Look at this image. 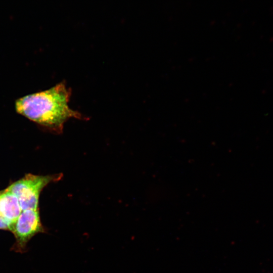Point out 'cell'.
I'll return each instance as SVG.
<instances>
[{"mask_svg": "<svg viewBox=\"0 0 273 273\" xmlns=\"http://www.w3.org/2000/svg\"><path fill=\"white\" fill-rule=\"evenodd\" d=\"M71 93L65 82H60L47 90L17 99L15 102L16 111L40 126L60 133L64 123L69 118L86 119L69 107Z\"/></svg>", "mask_w": 273, "mask_h": 273, "instance_id": "6da1fadb", "label": "cell"}, {"mask_svg": "<svg viewBox=\"0 0 273 273\" xmlns=\"http://www.w3.org/2000/svg\"><path fill=\"white\" fill-rule=\"evenodd\" d=\"M62 177L61 173L48 175L29 173L6 189L17 196L22 211L38 209L39 198L43 189L48 184L59 180Z\"/></svg>", "mask_w": 273, "mask_h": 273, "instance_id": "7a4b0ae2", "label": "cell"}, {"mask_svg": "<svg viewBox=\"0 0 273 273\" xmlns=\"http://www.w3.org/2000/svg\"><path fill=\"white\" fill-rule=\"evenodd\" d=\"M11 232L15 238L12 250L18 253L25 252L30 240L36 234L45 232L41 222L39 209L22 211Z\"/></svg>", "mask_w": 273, "mask_h": 273, "instance_id": "3957f363", "label": "cell"}, {"mask_svg": "<svg viewBox=\"0 0 273 273\" xmlns=\"http://www.w3.org/2000/svg\"><path fill=\"white\" fill-rule=\"evenodd\" d=\"M22 212L17 196L7 189L0 191V214L12 229Z\"/></svg>", "mask_w": 273, "mask_h": 273, "instance_id": "277c9868", "label": "cell"}, {"mask_svg": "<svg viewBox=\"0 0 273 273\" xmlns=\"http://www.w3.org/2000/svg\"><path fill=\"white\" fill-rule=\"evenodd\" d=\"M0 230H11V227L10 224L7 222V221L3 217V216L0 214Z\"/></svg>", "mask_w": 273, "mask_h": 273, "instance_id": "5b68a950", "label": "cell"}]
</instances>
